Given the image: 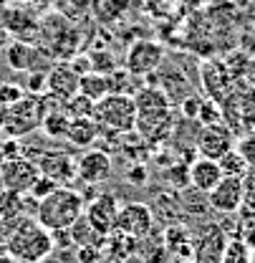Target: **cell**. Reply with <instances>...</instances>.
Segmentation results:
<instances>
[{
	"label": "cell",
	"instance_id": "6da1fadb",
	"mask_svg": "<svg viewBox=\"0 0 255 263\" xmlns=\"http://www.w3.org/2000/svg\"><path fill=\"white\" fill-rule=\"evenodd\" d=\"M5 248H8V256L18 263H41L46 261L51 253H53V235L51 230H46L35 218L23 215L13 233L8 235L5 240Z\"/></svg>",
	"mask_w": 255,
	"mask_h": 263
},
{
	"label": "cell",
	"instance_id": "7a4b0ae2",
	"mask_svg": "<svg viewBox=\"0 0 255 263\" xmlns=\"http://www.w3.org/2000/svg\"><path fill=\"white\" fill-rule=\"evenodd\" d=\"M84 197L79 190L61 185L56 187L48 197H43L35 208V220L51 233H58V230H68L81 215H84Z\"/></svg>",
	"mask_w": 255,
	"mask_h": 263
},
{
	"label": "cell",
	"instance_id": "3957f363",
	"mask_svg": "<svg viewBox=\"0 0 255 263\" xmlns=\"http://www.w3.org/2000/svg\"><path fill=\"white\" fill-rule=\"evenodd\" d=\"M101 132H114V134H131L136 127V104L131 94H106L104 99L94 101V114H91Z\"/></svg>",
	"mask_w": 255,
	"mask_h": 263
},
{
	"label": "cell",
	"instance_id": "277c9868",
	"mask_svg": "<svg viewBox=\"0 0 255 263\" xmlns=\"http://www.w3.org/2000/svg\"><path fill=\"white\" fill-rule=\"evenodd\" d=\"M46 111H48L46 97L23 94L15 104L3 109V129H0V134L8 137V139H21L23 134L41 129V122H43Z\"/></svg>",
	"mask_w": 255,
	"mask_h": 263
},
{
	"label": "cell",
	"instance_id": "5b68a950",
	"mask_svg": "<svg viewBox=\"0 0 255 263\" xmlns=\"http://www.w3.org/2000/svg\"><path fill=\"white\" fill-rule=\"evenodd\" d=\"M38 35H41V46H46V51L53 59H73L79 53L81 35L61 15H48L38 26Z\"/></svg>",
	"mask_w": 255,
	"mask_h": 263
},
{
	"label": "cell",
	"instance_id": "8992f818",
	"mask_svg": "<svg viewBox=\"0 0 255 263\" xmlns=\"http://www.w3.org/2000/svg\"><path fill=\"white\" fill-rule=\"evenodd\" d=\"M116 233H124L129 238L144 240L152 230H154V215L152 208L147 202H136V200H127L124 205H119L116 213Z\"/></svg>",
	"mask_w": 255,
	"mask_h": 263
},
{
	"label": "cell",
	"instance_id": "52a82bcc",
	"mask_svg": "<svg viewBox=\"0 0 255 263\" xmlns=\"http://www.w3.org/2000/svg\"><path fill=\"white\" fill-rule=\"evenodd\" d=\"M35 164L41 175L51 177L56 185H71L79 180V157L66 149H43L35 157Z\"/></svg>",
	"mask_w": 255,
	"mask_h": 263
},
{
	"label": "cell",
	"instance_id": "ba28073f",
	"mask_svg": "<svg viewBox=\"0 0 255 263\" xmlns=\"http://www.w3.org/2000/svg\"><path fill=\"white\" fill-rule=\"evenodd\" d=\"M164 61V46L157 41H134L127 48V59L124 66L131 76H147L154 73Z\"/></svg>",
	"mask_w": 255,
	"mask_h": 263
},
{
	"label": "cell",
	"instance_id": "9c48e42d",
	"mask_svg": "<svg viewBox=\"0 0 255 263\" xmlns=\"http://www.w3.org/2000/svg\"><path fill=\"white\" fill-rule=\"evenodd\" d=\"M41 170L33 157L26 155H18L13 160H8L5 167L0 170V182L5 190H13V193H21V195H28V190L33 187V182L38 180Z\"/></svg>",
	"mask_w": 255,
	"mask_h": 263
},
{
	"label": "cell",
	"instance_id": "30bf717a",
	"mask_svg": "<svg viewBox=\"0 0 255 263\" xmlns=\"http://www.w3.org/2000/svg\"><path fill=\"white\" fill-rule=\"evenodd\" d=\"M194 149H197V157L220 160L230 149H235V134H232V129H227L225 124L200 127V134L194 139Z\"/></svg>",
	"mask_w": 255,
	"mask_h": 263
},
{
	"label": "cell",
	"instance_id": "8fae6325",
	"mask_svg": "<svg viewBox=\"0 0 255 263\" xmlns=\"http://www.w3.org/2000/svg\"><path fill=\"white\" fill-rule=\"evenodd\" d=\"M210 210L220 215H235L243 208V177H223L210 193H207Z\"/></svg>",
	"mask_w": 255,
	"mask_h": 263
},
{
	"label": "cell",
	"instance_id": "7c38bea8",
	"mask_svg": "<svg viewBox=\"0 0 255 263\" xmlns=\"http://www.w3.org/2000/svg\"><path fill=\"white\" fill-rule=\"evenodd\" d=\"M116 213H119V200L111 193H99V195L86 202V220L94 226L101 235H111L116 226Z\"/></svg>",
	"mask_w": 255,
	"mask_h": 263
},
{
	"label": "cell",
	"instance_id": "4fadbf2b",
	"mask_svg": "<svg viewBox=\"0 0 255 263\" xmlns=\"http://www.w3.org/2000/svg\"><path fill=\"white\" fill-rule=\"evenodd\" d=\"M41 59H53L43 46H33V43H26V41H13L5 46V61L13 71H43L41 68Z\"/></svg>",
	"mask_w": 255,
	"mask_h": 263
},
{
	"label": "cell",
	"instance_id": "5bb4252c",
	"mask_svg": "<svg viewBox=\"0 0 255 263\" xmlns=\"http://www.w3.org/2000/svg\"><path fill=\"white\" fill-rule=\"evenodd\" d=\"M111 177V157L104 149H86L79 157V182L101 185Z\"/></svg>",
	"mask_w": 255,
	"mask_h": 263
},
{
	"label": "cell",
	"instance_id": "9a60e30c",
	"mask_svg": "<svg viewBox=\"0 0 255 263\" xmlns=\"http://www.w3.org/2000/svg\"><path fill=\"white\" fill-rule=\"evenodd\" d=\"M46 94L61 104L79 94V73L68 66V61L56 64L46 73Z\"/></svg>",
	"mask_w": 255,
	"mask_h": 263
},
{
	"label": "cell",
	"instance_id": "2e32d148",
	"mask_svg": "<svg viewBox=\"0 0 255 263\" xmlns=\"http://www.w3.org/2000/svg\"><path fill=\"white\" fill-rule=\"evenodd\" d=\"M223 180V170L218 160H207V157H194L190 164V185L197 187L200 193H210L218 182Z\"/></svg>",
	"mask_w": 255,
	"mask_h": 263
},
{
	"label": "cell",
	"instance_id": "e0dca14e",
	"mask_svg": "<svg viewBox=\"0 0 255 263\" xmlns=\"http://www.w3.org/2000/svg\"><path fill=\"white\" fill-rule=\"evenodd\" d=\"M101 137V129L91 117H79V119H71L68 122V132H66V139L79 147V149H86L91 147L96 139Z\"/></svg>",
	"mask_w": 255,
	"mask_h": 263
},
{
	"label": "cell",
	"instance_id": "ac0fdd59",
	"mask_svg": "<svg viewBox=\"0 0 255 263\" xmlns=\"http://www.w3.org/2000/svg\"><path fill=\"white\" fill-rule=\"evenodd\" d=\"M182 213L185 210H182V202H180L177 193H162V195H157L154 205H152V215H157L167 226L182 223Z\"/></svg>",
	"mask_w": 255,
	"mask_h": 263
},
{
	"label": "cell",
	"instance_id": "d6986e66",
	"mask_svg": "<svg viewBox=\"0 0 255 263\" xmlns=\"http://www.w3.org/2000/svg\"><path fill=\"white\" fill-rule=\"evenodd\" d=\"M68 235H71V243H73L76 248H79V246H99V248L106 246V235H101V233L86 220V215H81V218L68 228Z\"/></svg>",
	"mask_w": 255,
	"mask_h": 263
},
{
	"label": "cell",
	"instance_id": "ffe728a7",
	"mask_svg": "<svg viewBox=\"0 0 255 263\" xmlns=\"http://www.w3.org/2000/svg\"><path fill=\"white\" fill-rule=\"evenodd\" d=\"M79 94H84V97L91 99V101H99V99H104L106 94H111V81L104 73L89 71V73L79 76Z\"/></svg>",
	"mask_w": 255,
	"mask_h": 263
},
{
	"label": "cell",
	"instance_id": "44dd1931",
	"mask_svg": "<svg viewBox=\"0 0 255 263\" xmlns=\"http://www.w3.org/2000/svg\"><path fill=\"white\" fill-rule=\"evenodd\" d=\"M68 122H71V117L66 114L64 109H48L46 117H43V122H41V132L48 139H66Z\"/></svg>",
	"mask_w": 255,
	"mask_h": 263
},
{
	"label": "cell",
	"instance_id": "7402d4cb",
	"mask_svg": "<svg viewBox=\"0 0 255 263\" xmlns=\"http://www.w3.org/2000/svg\"><path fill=\"white\" fill-rule=\"evenodd\" d=\"M26 213V200L21 193L0 190V220H21Z\"/></svg>",
	"mask_w": 255,
	"mask_h": 263
},
{
	"label": "cell",
	"instance_id": "603a6c76",
	"mask_svg": "<svg viewBox=\"0 0 255 263\" xmlns=\"http://www.w3.org/2000/svg\"><path fill=\"white\" fill-rule=\"evenodd\" d=\"M180 202H182V210H185V213H192V215H205V213L210 210L207 193H200V190L192 187V185H190V190L185 187V193L180 195Z\"/></svg>",
	"mask_w": 255,
	"mask_h": 263
},
{
	"label": "cell",
	"instance_id": "cb8c5ba5",
	"mask_svg": "<svg viewBox=\"0 0 255 263\" xmlns=\"http://www.w3.org/2000/svg\"><path fill=\"white\" fill-rule=\"evenodd\" d=\"M220 263H250V246L243 238H227Z\"/></svg>",
	"mask_w": 255,
	"mask_h": 263
},
{
	"label": "cell",
	"instance_id": "d4e9b609",
	"mask_svg": "<svg viewBox=\"0 0 255 263\" xmlns=\"http://www.w3.org/2000/svg\"><path fill=\"white\" fill-rule=\"evenodd\" d=\"M218 164H220V170H223V177H243V175L248 172V167H250L238 149H230L227 155H223V157L218 160Z\"/></svg>",
	"mask_w": 255,
	"mask_h": 263
},
{
	"label": "cell",
	"instance_id": "484cf974",
	"mask_svg": "<svg viewBox=\"0 0 255 263\" xmlns=\"http://www.w3.org/2000/svg\"><path fill=\"white\" fill-rule=\"evenodd\" d=\"M162 240H164L167 251L174 253L180 246H185V243L190 240V233L185 228V223H172V226H164V230H162Z\"/></svg>",
	"mask_w": 255,
	"mask_h": 263
},
{
	"label": "cell",
	"instance_id": "4316f807",
	"mask_svg": "<svg viewBox=\"0 0 255 263\" xmlns=\"http://www.w3.org/2000/svg\"><path fill=\"white\" fill-rule=\"evenodd\" d=\"M197 122L202 127H210V124H223V109L215 99H202L200 104V111H197Z\"/></svg>",
	"mask_w": 255,
	"mask_h": 263
},
{
	"label": "cell",
	"instance_id": "83f0119b",
	"mask_svg": "<svg viewBox=\"0 0 255 263\" xmlns=\"http://www.w3.org/2000/svg\"><path fill=\"white\" fill-rule=\"evenodd\" d=\"M61 109H64L71 119L91 117V114H94V101H91V99H86L84 94H76V97H71L68 101H64V106H61Z\"/></svg>",
	"mask_w": 255,
	"mask_h": 263
},
{
	"label": "cell",
	"instance_id": "f1b7e54d",
	"mask_svg": "<svg viewBox=\"0 0 255 263\" xmlns=\"http://www.w3.org/2000/svg\"><path fill=\"white\" fill-rule=\"evenodd\" d=\"M89 61H91V71H94V73L111 76V73L116 71V61H114V56H111L109 51H104V48L91 51V53H89Z\"/></svg>",
	"mask_w": 255,
	"mask_h": 263
},
{
	"label": "cell",
	"instance_id": "f546056e",
	"mask_svg": "<svg viewBox=\"0 0 255 263\" xmlns=\"http://www.w3.org/2000/svg\"><path fill=\"white\" fill-rule=\"evenodd\" d=\"M94 8L101 18V23H111L114 18H119L127 10V0H96Z\"/></svg>",
	"mask_w": 255,
	"mask_h": 263
},
{
	"label": "cell",
	"instance_id": "4dcf8cb0",
	"mask_svg": "<svg viewBox=\"0 0 255 263\" xmlns=\"http://www.w3.org/2000/svg\"><path fill=\"white\" fill-rule=\"evenodd\" d=\"M243 210L255 215V164H250L243 175Z\"/></svg>",
	"mask_w": 255,
	"mask_h": 263
},
{
	"label": "cell",
	"instance_id": "1f68e13d",
	"mask_svg": "<svg viewBox=\"0 0 255 263\" xmlns=\"http://www.w3.org/2000/svg\"><path fill=\"white\" fill-rule=\"evenodd\" d=\"M167 180H169V185L177 187V190L190 187V167L185 162H172L169 170H167Z\"/></svg>",
	"mask_w": 255,
	"mask_h": 263
},
{
	"label": "cell",
	"instance_id": "d6a6232c",
	"mask_svg": "<svg viewBox=\"0 0 255 263\" xmlns=\"http://www.w3.org/2000/svg\"><path fill=\"white\" fill-rule=\"evenodd\" d=\"M56 187H61V185H56L51 177H46V175H38V180L33 182V187L28 190V197H33L35 202H41L43 197H48Z\"/></svg>",
	"mask_w": 255,
	"mask_h": 263
},
{
	"label": "cell",
	"instance_id": "836d02e7",
	"mask_svg": "<svg viewBox=\"0 0 255 263\" xmlns=\"http://www.w3.org/2000/svg\"><path fill=\"white\" fill-rule=\"evenodd\" d=\"M23 91L33 94V97H46V73L43 71H28Z\"/></svg>",
	"mask_w": 255,
	"mask_h": 263
},
{
	"label": "cell",
	"instance_id": "e575fe53",
	"mask_svg": "<svg viewBox=\"0 0 255 263\" xmlns=\"http://www.w3.org/2000/svg\"><path fill=\"white\" fill-rule=\"evenodd\" d=\"M23 94H26V91H23V86L10 84V81H3V84H0V106L5 109V106L15 104V101L23 97Z\"/></svg>",
	"mask_w": 255,
	"mask_h": 263
},
{
	"label": "cell",
	"instance_id": "d590c367",
	"mask_svg": "<svg viewBox=\"0 0 255 263\" xmlns=\"http://www.w3.org/2000/svg\"><path fill=\"white\" fill-rule=\"evenodd\" d=\"M235 149L245 157V162L248 164H255V132L243 134V137L235 142Z\"/></svg>",
	"mask_w": 255,
	"mask_h": 263
},
{
	"label": "cell",
	"instance_id": "8d00e7d4",
	"mask_svg": "<svg viewBox=\"0 0 255 263\" xmlns=\"http://www.w3.org/2000/svg\"><path fill=\"white\" fill-rule=\"evenodd\" d=\"M104 261V248L99 246H79L76 248V263H101Z\"/></svg>",
	"mask_w": 255,
	"mask_h": 263
},
{
	"label": "cell",
	"instance_id": "74e56055",
	"mask_svg": "<svg viewBox=\"0 0 255 263\" xmlns=\"http://www.w3.org/2000/svg\"><path fill=\"white\" fill-rule=\"evenodd\" d=\"M147 180H149V172H147V167H144V164L142 162L129 164V170H127V182L129 185L142 187V185H147Z\"/></svg>",
	"mask_w": 255,
	"mask_h": 263
},
{
	"label": "cell",
	"instance_id": "f35d334b",
	"mask_svg": "<svg viewBox=\"0 0 255 263\" xmlns=\"http://www.w3.org/2000/svg\"><path fill=\"white\" fill-rule=\"evenodd\" d=\"M200 104H202V99L194 97V94H190L187 99H182V117L185 119H197V111H200Z\"/></svg>",
	"mask_w": 255,
	"mask_h": 263
},
{
	"label": "cell",
	"instance_id": "ab89813d",
	"mask_svg": "<svg viewBox=\"0 0 255 263\" xmlns=\"http://www.w3.org/2000/svg\"><path fill=\"white\" fill-rule=\"evenodd\" d=\"M68 66L79 73V76H84V73H89L91 71V61H89V53H76L71 61H68Z\"/></svg>",
	"mask_w": 255,
	"mask_h": 263
},
{
	"label": "cell",
	"instance_id": "60d3db41",
	"mask_svg": "<svg viewBox=\"0 0 255 263\" xmlns=\"http://www.w3.org/2000/svg\"><path fill=\"white\" fill-rule=\"evenodd\" d=\"M8 41H10V33L0 26V48H5V46H8Z\"/></svg>",
	"mask_w": 255,
	"mask_h": 263
},
{
	"label": "cell",
	"instance_id": "b9f144b4",
	"mask_svg": "<svg viewBox=\"0 0 255 263\" xmlns=\"http://www.w3.org/2000/svg\"><path fill=\"white\" fill-rule=\"evenodd\" d=\"M250 263H255V243L250 246Z\"/></svg>",
	"mask_w": 255,
	"mask_h": 263
}]
</instances>
